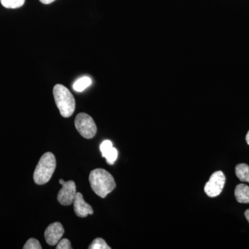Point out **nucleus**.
Instances as JSON below:
<instances>
[{"instance_id": "1", "label": "nucleus", "mask_w": 249, "mask_h": 249, "mask_svg": "<svg viewBox=\"0 0 249 249\" xmlns=\"http://www.w3.org/2000/svg\"><path fill=\"white\" fill-rule=\"evenodd\" d=\"M89 180L93 191L101 198H106L116 187L112 175L102 168L92 170L90 173Z\"/></svg>"}, {"instance_id": "2", "label": "nucleus", "mask_w": 249, "mask_h": 249, "mask_svg": "<svg viewBox=\"0 0 249 249\" xmlns=\"http://www.w3.org/2000/svg\"><path fill=\"white\" fill-rule=\"evenodd\" d=\"M53 97L57 107L63 117H70L76 108V101L73 95L66 87L60 84L54 86Z\"/></svg>"}, {"instance_id": "3", "label": "nucleus", "mask_w": 249, "mask_h": 249, "mask_svg": "<svg viewBox=\"0 0 249 249\" xmlns=\"http://www.w3.org/2000/svg\"><path fill=\"white\" fill-rule=\"evenodd\" d=\"M56 168V160L52 152H46L41 157L34 174L36 184L43 185L48 182Z\"/></svg>"}, {"instance_id": "4", "label": "nucleus", "mask_w": 249, "mask_h": 249, "mask_svg": "<svg viewBox=\"0 0 249 249\" xmlns=\"http://www.w3.org/2000/svg\"><path fill=\"white\" fill-rule=\"evenodd\" d=\"M75 127L80 135L85 139L93 138L97 132V127L93 119L85 113H79L76 116Z\"/></svg>"}, {"instance_id": "5", "label": "nucleus", "mask_w": 249, "mask_h": 249, "mask_svg": "<svg viewBox=\"0 0 249 249\" xmlns=\"http://www.w3.org/2000/svg\"><path fill=\"white\" fill-rule=\"evenodd\" d=\"M225 182L224 174L222 171L215 172L211 175L209 181L205 184V193L210 197H215L222 193Z\"/></svg>"}, {"instance_id": "6", "label": "nucleus", "mask_w": 249, "mask_h": 249, "mask_svg": "<svg viewBox=\"0 0 249 249\" xmlns=\"http://www.w3.org/2000/svg\"><path fill=\"white\" fill-rule=\"evenodd\" d=\"M76 194V186L74 181H65L62 185V189L59 191L58 200L63 206H70L73 204Z\"/></svg>"}, {"instance_id": "7", "label": "nucleus", "mask_w": 249, "mask_h": 249, "mask_svg": "<svg viewBox=\"0 0 249 249\" xmlns=\"http://www.w3.org/2000/svg\"><path fill=\"white\" fill-rule=\"evenodd\" d=\"M65 230L60 222H54L49 224L46 229L45 237L46 242L50 246H55L61 240Z\"/></svg>"}, {"instance_id": "8", "label": "nucleus", "mask_w": 249, "mask_h": 249, "mask_svg": "<svg viewBox=\"0 0 249 249\" xmlns=\"http://www.w3.org/2000/svg\"><path fill=\"white\" fill-rule=\"evenodd\" d=\"M73 204L75 213L78 217H86L88 214H93L92 207L84 200L81 193H77Z\"/></svg>"}, {"instance_id": "9", "label": "nucleus", "mask_w": 249, "mask_h": 249, "mask_svg": "<svg viewBox=\"0 0 249 249\" xmlns=\"http://www.w3.org/2000/svg\"><path fill=\"white\" fill-rule=\"evenodd\" d=\"M235 196L239 203L249 204V186L245 184L237 185L235 190Z\"/></svg>"}, {"instance_id": "10", "label": "nucleus", "mask_w": 249, "mask_h": 249, "mask_svg": "<svg viewBox=\"0 0 249 249\" xmlns=\"http://www.w3.org/2000/svg\"><path fill=\"white\" fill-rule=\"evenodd\" d=\"M235 173L239 179L249 183V166L245 163H240L235 167Z\"/></svg>"}, {"instance_id": "11", "label": "nucleus", "mask_w": 249, "mask_h": 249, "mask_svg": "<svg viewBox=\"0 0 249 249\" xmlns=\"http://www.w3.org/2000/svg\"><path fill=\"white\" fill-rule=\"evenodd\" d=\"M91 83H92V81H91V78L88 76H84L75 82L73 85V88L75 91L82 92L88 87H89Z\"/></svg>"}, {"instance_id": "12", "label": "nucleus", "mask_w": 249, "mask_h": 249, "mask_svg": "<svg viewBox=\"0 0 249 249\" xmlns=\"http://www.w3.org/2000/svg\"><path fill=\"white\" fill-rule=\"evenodd\" d=\"M103 157L106 159L108 164L113 165L117 160L118 151L114 147H110L104 152H101Z\"/></svg>"}, {"instance_id": "13", "label": "nucleus", "mask_w": 249, "mask_h": 249, "mask_svg": "<svg viewBox=\"0 0 249 249\" xmlns=\"http://www.w3.org/2000/svg\"><path fill=\"white\" fill-rule=\"evenodd\" d=\"M1 4L6 9H18L22 7L25 0H0Z\"/></svg>"}, {"instance_id": "14", "label": "nucleus", "mask_w": 249, "mask_h": 249, "mask_svg": "<svg viewBox=\"0 0 249 249\" xmlns=\"http://www.w3.org/2000/svg\"><path fill=\"white\" fill-rule=\"evenodd\" d=\"M111 247L107 245L106 241L102 238H96L89 245V249H110Z\"/></svg>"}, {"instance_id": "15", "label": "nucleus", "mask_w": 249, "mask_h": 249, "mask_svg": "<svg viewBox=\"0 0 249 249\" xmlns=\"http://www.w3.org/2000/svg\"><path fill=\"white\" fill-rule=\"evenodd\" d=\"M23 249H42V247H41L40 242H39L38 240H36V239L31 238L27 241V243H26L25 245L24 246Z\"/></svg>"}, {"instance_id": "16", "label": "nucleus", "mask_w": 249, "mask_h": 249, "mask_svg": "<svg viewBox=\"0 0 249 249\" xmlns=\"http://www.w3.org/2000/svg\"><path fill=\"white\" fill-rule=\"evenodd\" d=\"M72 249L70 241L67 239H62L59 241L56 249Z\"/></svg>"}, {"instance_id": "17", "label": "nucleus", "mask_w": 249, "mask_h": 249, "mask_svg": "<svg viewBox=\"0 0 249 249\" xmlns=\"http://www.w3.org/2000/svg\"><path fill=\"white\" fill-rule=\"evenodd\" d=\"M55 0H40V2L44 4H50L55 1Z\"/></svg>"}, {"instance_id": "18", "label": "nucleus", "mask_w": 249, "mask_h": 249, "mask_svg": "<svg viewBox=\"0 0 249 249\" xmlns=\"http://www.w3.org/2000/svg\"><path fill=\"white\" fill-rule=\"evenodd\" d=\"M245 214L246 218H247V220L249 222V209L245 211Z\"/></svg>"}, {"instance_id": "19", "label": "nucleus", "mask_w": 249, "mask_h": 249, "mask_svg": "<svg viewBox=\"0 0 249 249\" xmlns=\"http://www.w3.org/2000/svg\"><path fill=\"white\" fill-rule=\"evenodd\" d=\"M246 141H247V143H248V145H249V131L248 133L247 134V137H246Z\"/></svg>"}, {"instance_id": "20", "label": "nucleus", "mask_w": 249, "mask_h": 249, "mask_svg": "<svg viewBox=\"0 0 249 249\" xmlns=\"http://www.w3.org/2000/svg\"><path fill=\"white\" fill-rule=\"evenodd\" d=\"M65 181H64L63 179H60V180H59V183H60V184H61V185H63L64 183H65Z\"/></svg>"}]
</instances>
